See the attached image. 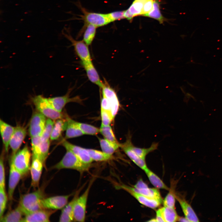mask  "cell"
Masks as SVG:
<instances>
[{
  "label": "cell",
  "mask_w": 222,
  "mask_h": 222,
  "mask_svg": "<svg viewBox=\"0 0 222 222\" xmlns=\"http://www.w3.org/2000/svg\"><path fill=\"white\" fill-rule=\"evenodd\" d=\"M45 198L44 189L42 187L39 188L33 192L22 195L18 206L25 216L41 209V201Z\"/></svg>",
  "instance_id": "cell-1"
},
{
  "label": "cell",
  "mask_w": 222,
  "mask_h": 222,
  "mask_svg": "<svg viewBox=\"0 0 222 222\" xmlns=\"http://www.w3.org/2000/svg\"><path fill=\"white\" fill-rule=\"evenodd\" d=\"M66 152L61 160L53 166L52 169L60 170L68 169L76 170L80 173L89 171L91 167V164L84 163L69 150Z\"/></svg>",
  "instance_id": "cell-2"
},
{
  "label": "cell",
  "mask_w": 222,
  "mask_h": 222,
  "mask_svg": "<svg viewBox=\"0 0 222 222\" xmlns=\"http://www.w3.org/2000/svg\"><path fill=\"white\" fill-rule=\"evenodd\" d=\"M32 102L37 110L47 118L55 121L63 118L62 113L57 111L49 101L48 98L42 95H38L33 97Z\"/></svg>",
  "instance_id": "cell-3"
},
{
  "label": "cell",
  "mask_w": 222,
  "mask_h": 222,
  "mask_svg": "<svg viewBox=\"0 0 222 222\" xmlns=\"http://www.w3.org/2000/svg\"><path fill=\"white\" fill-rule=\"evenodd\" d=\"M31 155L28 146L26 145L12 156L10 162L22 177L27 175L30 171Z\"/></svg>",
  "instance_id": "cell-4"
},
{
  "label": "cell",
  "mask_w": 222,
  "mask_h": 222,
  "mask_svg": "<svg viewBox=\"0 0 222 222\" xmlns=\"http://www.w3.org/2000/svg\"><path fill=\"white\" fill-rule=\"evenodd\" d=\"M94 180L93 178L90 180L84 192L78 197L75 201L74 209V221L83 222L85 221L88 197Z\"/></svg>",
  "instance_id": "cell-5"
},
{
  "label": "cell",
  "mask_w": 222,
  "mask_h": 222,
  "mask_svg": "<svg viewBox=\"0 0 222 222\" xmlns=\"http://www.w3.org/2000/svg\"><path fill=\"white\" fill-rule=\"evenodd\" d=\"M72 194L45 197L41 202V209L53 210L62 209L68 203V200Z\"/></svg>",
  "instance_id": "cell-6"
},
{
  "label": "cell",
  "mask_w": 222,
  "mask_h": 222,
  "mask_svg": "<svg viewBox=\"0 0 222 222\" xmlns=\"http://www.w3.org/2000/svg\"><path fill=\"white\" fill-rule=\"evenodd\" d=\"M82 10L84 14L82 18L86 25H92L97 27L111 22L108 14L89 12L84 9Z\"/></svg>",
  "instance_id": "cell-7"
},
{
  "label": "cell",
  "mask_w": 222,
  "mask_h": 222,
  "mask_svg": "<svg viewBox=\"0 0 222 222\" xmlns=\"http://www.w3.org/2000/svg\"><path fill=\"white\" fill-rule=\"evenodd\" d=\"M63 34L72 43L75 52L81 62L92 61L88 46L83 40H76L68 34L64 33Z\"/></svg>",
  "instance_id": "cell-8"
},
{
  "label": "cell",
  "mask_w": 222,
  "mask_h": 222,
  "mask_svg": "<svg viewBox=\"0 0 222 222\" xmlns=\"http://www.w3.org/2000/svg\"><path fill=\"white\" fill-rule=\"evenodd\" d=\"M46 118L45 116L38 111L33 113L29 129L31 138L41 136L45 126Z\"/></svg>",
  "instance_id": "cell-9"
},
{
  "label": "cell",
  "mask_w": 222,
  "mask_h": 222,
  "mask_svg": "<svg viewBox=\"0 0 222 222\" xmlns=\"http://www.w3.org/2000/svg\"><path fill=\"white\" fill-rule=\"evenodd\" d=\"M101 88L102 95L105 97L110 104L111 112L114 118L118 113L120 107V103L116 93L105 79L103 81V85Z\"/></svg>",
  "instance_id": "cell-10"
},
{
  "label": "cell",
  "mask_w": 222,
  "mask_h": 222,
  "mask_svg": "<svg viewBox=\"0 0 222 222\" xmlns=\"http://www.w3.org/2000/svg\"><path fill=\"white\" fill-rule=\"evenodd\" d=\"M131 135L129 134L126 141L121 144V147L128 157L137 166L144 171L148 167L144 160L137 155L134 151L131 148L132 143L131 142Z\"/></svg>",
  "instance_id": "cell-11"
},
{
  "label": "cell",
  "mask_w": 222,
  "mask_h": 222,
  "mask_svg": "<svg viewBox=\"0 0 222 222\" xmlns=\"http://www.w3.org/2000/svg\"><path fill=\"white\" fill-rule=\"evenodd\" d=\"M27 134L26 128L22 126L15 127V129L9 143V146L12 151V156L19 150Z\"/></svg>",
  "instance_id": "cell-12"
},
{
  "label": "cell",
  "mask_w": 222,
  "mask_h": 222,
  "mask_svg": "<svg viewBox=\"0 0 222 222\" xmlns=\"http://www.w3.org/2000/svg\"><path fill=\"white\" fill-rule=\"evenodd\" d=\"M56 211L46 209H40L24 216L22 222H49L51 216Z\"/></svg>",
  "instance_id": "cell-13"
},
{
  "label": "cell",
  "mask_w": 222,
  "mask_h": 222,
  "mask_svg": "<svg viewBox=\"0 0 222 222\" xmlns=\"http://www.w3.org/2000/svg\"><path fill=\"white\" fill-rule=\"evenodd\" d=\"M71 91L69 89L64 96L48 98V99L57 111L62 113L63 108L67 103L72 102L80 103L81 101V100L79 96L70 97L69 95Z\"/></svg>",
  "instance_id": "cell-14"
},
{
  "label": "cell",
  "mask_w": 222,
  "mask_h": 222,
  "mask_svg": "<svg viewBox=\"0 0 222 222\" xmlns=\"http://www.w3.org/2000/svg\"><path fill=\"white\" fill-rule=\"evenodd\" d=\"M117 188L123 189L135 198L140 204L149 208L155 209L162 203L158 199H151L137 193L128 188L125 185H117Z\"/></svg>",
  "instance_id": "cell-15"
},
{
  "label": "cell",
  "mask_w": 222,
  "mask_h": 222,
  "mask_svg": "<svg viewBox=\"0 0 222 222\" xmlns=\"http://www.w3.org/2000/svg\"><path fill=\"white\" fill-rule=\"evenodd\" d=\"M43 162L39 159L32 156L30 169L31 181V186L34 188H38L43 166Z\"/></svg>",
  "instance_id": "cell-16"
},
{
  "label": "cell",
  "mask_w": 222,
  "mask_h": 222,
  "mask_svg": "<svg viewBox=\"0 0 222 222\" xmlns=\"http://www.w3.org/2000/svg\"><path fill=\"white\" fill-rule=\"evenodd\" d=\"M62 144L66 149L69 150L82 162L88 164H91L93 161L90 158L87 149L73 144L64 139Z\"/></svg>",
  "instance_id": "cell-17"
},
{
  "label": "cell",
  "mask_w": 222,
  "mask_h": 222,
  "mask_svg": "<svg viewBox=\"0 0 222 222\" xmlns=\"http://www.w3.org/2000/svg\"><path fill=\"white\" fill-rule=\"evenodd\" d=\"M22 177L21 174L16 170L12 163L10 162V165L7 195L9 200L13 199L15 188Z\"/></svg>",
  "instance_id": "cell-18"
},
{
  "label": "cell",
  "mask_w": 222,
  "mask_h": 222,
  "mask_svg": "<svg viewBox=\"0 0 222 222\" xmlns=\"http://www.w3.org/2000/svg\"><path fill=\"white\" fill-rule=\"evenodd\" d=\"M81 188L77 190L72 200L62 209L60 217V222L74 221V209L75 201L79 196Z\"/></svg>",
  "instance_id": "cell-19"
},
{
  "label": "cell",
  "mask_w": 222,
  "mask_h": 222,
  "mask_svg": "<svg viewBox=\"0 0 222 222\" xmlns=\"http://www.w3.org/2000/svg\"><path fill=\"white\" fill-rule=\"evenodd\" d=\"M81 63L89 80L101 88L103 85V81L101 80L92 61L83 62Z\"/></svg>",
  "instance_id": "cell-20"
},
{
  "label": "cell",
  "mask_w": 222,
  "mask_h": 222,
  "mask_svg": "<svg viewBox=\"0 0 222 222\" xmlns=\"http://www.w3.org/2000/svg\"><path fill=\"white\" fill-rule=\"evenodd\" d=\"M15 127L8 124L3 120H0V132L5 150L7 152L10 139L13 134Z\"/></svg>",
  "instance_id": "cell-21"
},
{
  "label": "cell",
  "mask_w": 222,
  "mask_h": 222,
  "mask_svg": "<svg viewBox=\"0 0 222 222\" xmlns=\"http://www.w3.org/2000/svg\"><path fill=\"white\" fill-rule=\"evenodd\" d=\"M175 198L181 206L185 217L190 222H199V219L195 213L185 199L176 194H175Z\"/></svg>",
  "instance_id": "cell-22"
},
{
  "label": "cell",
  "mask_w": 222,
  "mask_h": 222,
  "mask_svg": "<svg viewBox=\"0 0 222 222\" xmlns=\"http://www.w3.org/2000/svg\"><path fill=\"white\" fill-rule=\"evenodd\" d=\"M146 0H134L129 8L125 10V18L131 21L134 17L142 15L144 4Z\"/></svg>",
  "instance_id": "cell-23"
},
{
  "label": "cell",
  "mask_w": 222,
  "mask_h": 222,
  "mask_svg": "<svg viewBox=\"0 0 222 222\" xmlns=\"http://www.w3.org/2000/svg\"><path fill=\"white\" fill-rule=\"evenodd\" d=\"M130 189L147 197L158 199L162 202V199L160 193L156 188L147 187L143 189H137L134 187L126 185Z\"/></svg>",
  "instance_id": "cell-24"
},
{
  "label": "cell",
  "mask_w": 222,
  "mask_h": 222,
  "mask_svg": "<svg viewBox=\"0 0 222 222\" xmlns=\"http://www.w3.org/2000/svg\"><path fill=\"white\" fill-rule=\"evenodd\" d=\"M24 216L20 208L18 206L7 212L0 219V222H22Z\"/></svg>",
  "instance_id": "cell-25"
},
{
  "label": "cell",
  "mask_w": 222,
  "mask_h": 222,
  "mask_svg": "<svg viewBox=\"0 0 222 222\" xmlns=\"http://www.w3.org/2000/svg\"><path fill=\"white\" fill-rule=\"evenodd\" d=\"M67 124V119H59L55 120L51 135L50 139L55 140L61 136L63 132L66 130Z\"/></svg>",
  "instance_id": "cell-26"
},
{
  "label": "cell",
  "mask_w": 222,
  "mask_h": 222,
  "mask_svg": "<svg viewBox=\"0 0 222 222\" xmlns=\"http://www.w3.org/2000/svg\"><path fill=\"white\" fill-rule=\"evenodd\" d=\"M66 119L67 124L66 130L65 139L78 137L84 134L76 124L74 121L69 117H67Z\"/></svg>",
  "instance_id": "cell-27"
},
{
  "label": "cell",
  "mask_w": 222,
  "mask_h": 222,
  "mask_svg": "<svg viewBox=\"0 0 222 222\" xmlns=\"http://www.w3.org/2000/svg\"><path fill=\"white\" fill-rule=\"evenodd\" d=\"M150 183L157 189L169 190V188L155 173L147 168L144 171Z\"/></svg>",
  "instance_id": "cell-28"
},
{
  "label": "cell",
  "mask_w": 222,
  "mask_h": 222,
  "mask_svg": "<svg viewBox=\"0 0 222 222\" xmlns=\"http://www.w3.org/2000/svg\"><path fill=\"white\" fill-rule=\"evenodd\" d=\"M160 5L159 0H154L152 9L149 13L143 16L154 19L158 20L160 23H162L165 19L160 11Z\"/></svg>",
  "instance_id": "cell-29"
},
{
  "label": "cell",
  "mask_w": 222,
  "mask_h": 222,
  "mask_svg": "<svg viewBox=\"0 0 222 222\" xmlns=\"http://www.w3.org/2000/svg\"><path fill=\"white\" fill-rule=\"evenodd\" d=\"M102 151L108 154L112 155L120 147L121 144L113 143L105 139L98 138Z\"/></svg>",
  "instance_id": "cell-30"
},
{
  "label": "cell",
  "mask_w": 222,
  "mask_h": 222,
  "mask_svg": "<svg viewBox=\"0 0 222 222\" xmlns=\"http://www.w3.org/2000/svg\"><path fill=\"white\" fill-rule=\"evenodd\" d=\"M86 149L90 158L93 161H106L113 158L112 155L106 154L102 151L93 149Z\"/></svg>",
  "instance_id": "cell-31"
},
{
  "label": "cell",
  "mask_w": 222,
  "mask_h": 222,
  "mask_svg": "<svg viewBox=\"0 0 222 222\" xmlns=\"http://www.w3.org/2000/svg\"><path fill=\"white\" fill-rule=\"evenodd\" d=\"M161 210L165 222L177 221L179 217L175 208L166 206L161 208Z\"/></svg>",
  "instance_id": "cell-32"
},
{
  "label": "cell",
  "mask_w": 222,
  "mask_h": 222,
  "mask_svg": "<svg viewBox=\"0 0 222 222\" xmlns=\"http://www.w3.org/2000/svg\"><path fill=\"white\" fill-rule=\"evenodd\" d=\"M158 144V143L153 142L148 148H142L135 146L132 144L131 148L137 155L142 158L145 160L146 156L149 153L157 149Z\"/></svg>",
  "instance_id": "cell-33"
},
{
  "label": "cell",
  "mask_w": 222,
  "mask_h": 222,
  "mask_svg": "<svg viewBox=\"0 0 222 222\" xmlns=\"http://www.w3.org/2000/svg\"><path fill=\"white\" fill-rule=\"evenodd\" d=\"M100 132L104 136V138L116 144H119L117 140L110 125H101L100 128Z\"/></svg>",
  "instance_id": "cell-34"
},
{
  "label": "cell",
  "mask_w": 222,
  "mask_h": 222,
  "mask_svg": "<svg viewBox=\"0 0 222 222\" xmlns=\"http://www.w3.org/2000/svg\"><path fill=\"white\" fill-rule=\"evenodd\" d=\"M97 27L91 25H87L83 35V40L88 45H90L95 37Z\"/></svg>",
  "instance_id": "cell-35"
},
{
  "label": "cell",
  "mask_w": 222,
  "mask_h": 222,
  "mask_svg": "<svg viewBox=\"0 0 222 222\" xmlns=\"http://www.w3.org/2000/svg\"><path fill=\"white\" fill-rule=\"evenodd\" d=\"M75 123L84 134L96 135L100 132V129L91 125L75 121Z\"/></svg>",
  "instance_id": "cell-36"
},
{
  "label": "cell",
  "mask_w": 222,
  "mask_h": 222,
  "mask_svg": "<svg viewBox=\"0 0 222 222\" xmlns=\"http://www.w3.org/2000/svg\"><path fill=\"white\" fill-rule=\"evenodd\" d=\"M54 123V120L49 118L46 119L44 127L41 136L42 141L49 140Z\"/></svg>",
  "instance_id": "cell-37"
},
{
  "label": "cell",
  "mask_w": 222,
  "mask_h": 222,
  "mask_svg": "<svg viewBox=\"0 0 222 222\" xmlns=\"http://www.w3.org/2000/svg\"><path fill=\"white\" fill-rule=\"evenodd\" d=\"M172 185L169 191L163 200L164 206L172 208H175V193L173 185Z\"/></svg>",
  "instance_id": "cell-38"
},
{
  "label": "cell",
  "mask_w": 222,
  "mask_h": 222,
  "mask_svg": "<svg viewBox=\"0 0 222 222\" xmlns=\"http://www.w3.org/2000/svg\"><path fill=\"white\" fill-rule=\"evenodd\" d=\"M50 145V140L42 141L40 145L39 158L43 162L44 165L49 154Z\"/></svg>",
  "instance_id": "cell-39"
},
{
  "label": "cell",
  "mask_w": 222,
  "mask_h": 222,
  "mask_svg": "<svg viewBox=\"0 0 222 222\" xmlns=\"http://www.w3.org/2000/svg\"><path fill=\"white\" fill-rule=\"evenodd\" d=\"M41 141V136L31 138L32 156L38 158L39 156L40 146Z\"/></svg>",
  "instance_id": "cell-40"
},
{
  "label": "cell",
  "mask_w": 222,
  "mask_h": 222,
  "mask_svg": "<svg viewBox=\"0 0 222 222\" xmlns=\"http://www.w3.org/2000/svg\"><path fill=\"white\" fill-rule=\"evenodd\" d=\"M8 197L5 189L0 188V219L4 215L8 200Z\"/></svg>",
  "instance_id": "cell-41"
},
{
  "label": "cell",
  "mask_w": 222,
  "mask_h": 222,
  "mask_svg": "<svg viewBox=\"0 0 222 222\" xmlns=\"http://www.w3.org/2000/svg\"><path fill=\"white\" fill-rule=\"evenodd\" d=\"M101 125L105 126L110 125L114 119L110 112L101 109Z\"/></svg>",
  "instance_id": "cell-42"
},
{
  "label": "cell",
  "mask_w": 222,
  "mask_h": 222,
  "mask_svg": "<svg viewBox=\"0 0 222 222\" xmlns=\"http://www.w3.org/2000/svg\"><path fill=\"white\" fill-rule=\"evenodd\" d=\"M3 155L2 153L0 159V188L5 189V173Z\"/></svg>",
  "instance_id": "cell-43"
},
{
  "label": "cell",
  "mask_w": 222,
  "mask_h": 222,
  "mask_svg": "<svg viewBox=\"0 0 222 222\" xmlns=\"http://www.w3.org/2000/svg\"><path fill=\"white\" fill-rule=\"evenodd\" d=\"M124 11H116L108 13L109 17L111 22L121 20L125 18Z\"/></svg>",
  "instance_id": "cell-44"
},
{
  "label": "cell",
  "mask_w": 222,
  "mask_h": 222,
  "mask_svg": "<svg viewBox=\"0 0 222 222\" xmlns=\"http://www.w3.org/2000/svg\"><path fill=\"white\" fill-rule=\"evenodd\" d=\"M154 0H146L145 2L142 12V15L143 16L149 13L152 9Z\"/></svg>",
  "instance_id": "cell-45"
},
{
  "label": "cell",
  "mask_w": 222,
  "mask_h": 222,
  "mask_svg": "<svg viewBox=\"0 0 222 222\" xmlns=\"http://www.w3.org/2000/svg\"><path fill=\"white\" fill-rule=\"evenodd\" d=\"M101 109L109 111L111 113L110 104L108 99L103 95L101 101Z\"/></svg>",
  "instance_id": "cell-46"
},
{
  "label": "cell",
  "mask_w": 222,
  "mask_h": 222,
  "mask_svg": "<svg viewBox=\"0 0 222 222\" xmlns=\"http://www.w3.org/2000/svg\"><path fill=\"white\" fill-rule=\"evenodd\" d=\"M134 187L137 189H143L148 187L147 184L142 179L139 180L134 186Z\"/></svg>",
  "instance_id": "cell-47"
},
{
  "label": "cell",
  "mask_w": 222,
  "mask_h": 222,
  "mask_svg": "<svg viewBox=\"0 0 222 222\" xmlns=\"http://www.w3.org/2000/svg\"><path fill=\"white\" fill-rule=\"evenodd\" d=\"M155 219L156 222H165L160 208L158 209L156 212Z\"/></svg>",
  "instance_id": "cell-48"
},
{
  "label": "cell",
  "mask_w": 222,
  "mask_h": 222,
  "mask_svg": "<svg viewBox=\"0 0 222 222\" xmlns=\"http://www.w3.org/2000/svg\"><path fill=\"white\" fill-rule=\"evenodd\" d=\"M177 221L179 222H190L185 217H184L180 216H179Z\"/></svg>",
  "instance_id": "cell-49"
},
{
  "label": "cell",
  "mask_w": 222,
  "mask_h": 222,
  "mask_svg": "<svg viewBox=\"0 0 222 222\" xmlns=\"http://www.w3.org/2000/svg\"><path fill=\"white\" fill-rule=\"evenodd\" d=\"M148 222H156V220L155 218H153L152 219H151L150 220H148Z\"/></svg>",
  "instance_id": "cell-50"
}]
</instances>
